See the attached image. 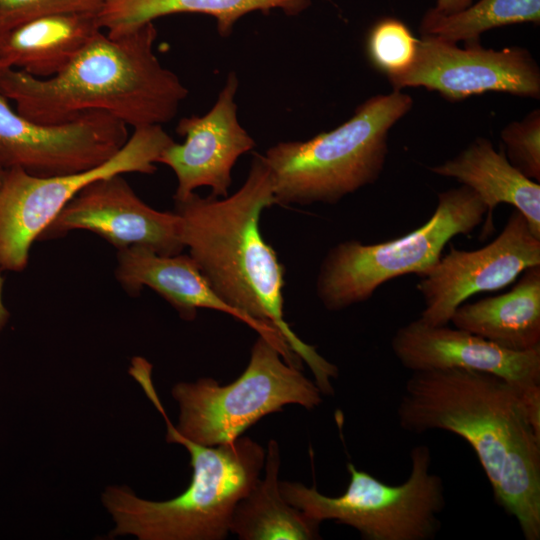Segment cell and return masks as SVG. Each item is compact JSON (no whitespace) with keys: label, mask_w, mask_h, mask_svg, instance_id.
Listing matches in <instances>:
<instances>
[{"label":"cell","mask_w":540,"mask_h":540,"mask_svg":"<svg viewBox=\"0 0 540 540\" xmlns=\"http://www.w3.org/2000/svg\"><path fill=\"white\" fill-rule=\"evenodd\" d=\"M128 372L164 419L166 441L180 444L188 451L192 478L180 495L164 501L142 498L125 484L105 487L100 500L113 523L109 538L225 539L236 504L260 478L266 450L250 437L206 446L182 436L157 394L152 364L137 356L131 360Z\"/></svg>","instance_id":"cell-4"},{"label":"cell","mask_w":540,"mask_h":540,"mask_svg":"<svg viewBox=\"0 0 540 540\" xmlns=\"http://www.w3.org/2000/svg\"><path fill=\"white\" fill-rule=\"evenodd\" d=\"M2 174H3V170L0 169V185H1V182H2Z\"/></svg>","instance_id":"cell-28"},{"label":"cell","mask_w":540,"mask_h":540,"mask_svg":"<svg viewBox=\"0 0 540 540\" xmlns=\"http://www.w3.org/2000/svg\"><path fill=\"white\" fill-rule=\"evenodd\" d=\"M127 125L108 113L88 112L57 125L19 114L0 93V169L20 168L39 177L97 167L127 142Z\"/></svg>","instance_id":"cell-10"},{"label":"cell","mask_w":540,"mask_h":540,"mask_svg":"<svg viewBox=\"0 0 540 540\" xmlns=\"http://www.w3.org/2000/svg\"><path fill=\"white\" fill-rule=\"evenodd\" d=\"M419 39L400 19L383 17L369 29L366 51L371 64L387 78L404 73L413 64Z\"/></svg>","instance_id":"cell-23"},{"label":"cell","mask_w":540,"mask_h":540,"mask_svg":"<svg viewBox=\"0 0 540 540\" xmlns=\"http://www.w3.org/2000/svg\"><path fill=\"white\" fill-rule=\"evenodd\" d=\"M388 80L393 90L423 87L453 102L486 92L540 97V69L527 49H486L480 42L460 48L424 35L411 67Z\"/></svg>","instance_id":"cell-11"},{"label":"cell","mask_w":540,"mask_h":540,"mask_svg":"<svg viewBox=\"0 0 540 540\" xmlns=\"http://www.w3.org/2000/svg\"><path fill=\"white\" fill-rule=\"evenodd\" d=\"M325 1H330V0H325Z\"/></svg>","instance_id":"cell-29"},{"label":"cell","mask_w":540,"mask_h":540,"mask_svg":"<svg viewBox=\"0 0 540 540\" xmlns=\"http://www.w3.org/2000/svg\"><path fill=\"white\" fill-rule=\"evenodd\" d=\"M454 327L513 351L540 347V265L525 269L511 290L473 303L452 314Z\"/></svg>","instance_id":"cell-19"},{"label":"cell","mask_w":540,"mask_h":540,"mask_svg":"<svg viewBox=\"0 0 540 540\" xmlns=\"http://www.w3.org/2000/svg\"><path fill=\"white\" fill-rule=\"evenodd\" d=\"M473 0H436L433 10L442 14L457 13L469 7Z\"/></svg>","instance_id":"cell-26"},{"label":"cell","mask_w":540,"mask_h":540,"mask_svg":"<svg viewBox=\"0 0 540 540\" xmlns=\"http://www.w3.org/2000/svg\"><path fill=\"white\" fill-rule=\"evenodd\" d=\"M115 277L131 296L149 287L165 299L186 321L199 309L216 310L246 323L244 317L227 305L213 290L197 264L182 253L162 255L134 245L117 253Z\"/></svg>","instance_id":"cell-16"},{"label":"cell","mask_w":540,"mask_h":540,"mask_svg":"<svg viewBox=\"0 0 540 540\" xmlns=\"http://www.w3.org/2000/svg\"><path fill=\"white\" fill-rule=\"evenodd\" d=\"M156 38L154 22L119 36L100 31L50 78L0 68V93L19 114L39 124H62L101 111L133 128L162 126L189 92L160 63Z\"/></svg>","instance_id":"cell-3"},{"label":"cell","mask_w":540,"mask_h":540,"mask_svg":"<svg viewBox=\"0 0 540 540\" xmlns=\"http://www.w3.org/2000/svg\"><path fill=\"white\" fill-rule=\"evenodd\" d=\"M473 190L487 207L484 232L491 230L492 214L501 203L518 210L540 238V185L520 173L489 139L479 137L457 156L430 168Z\"/></svg>","instance_id":"cell-17"},{"label":"cell","mask_w":540,"mask_h":540,"mask_svg":"<svg viewBox=\"0 0 540 540\" xmlns=\"http://www.w3.org/2000/svg\"><path fill=\"white\" fill-rule=\"evenodd\" d=\"M311 0H105L98 12L107 34L119 36L177 13H198L213 17L222 37L232 33L243 16L260 11L281 10L288 15L304 11Z\"/></svg>","instance_id":"cell-21"},{"label":"cell","mask_w":540,"mask_h":540,"mask_svg":"<svg viewBox=\"0 0 540 540\" xmlns=\"http://www.w3.org/2000/svg\"><path fill=\"white\" fill-rule=\"evenodd\" d=\"M73 230L93 232L117 250L139 245L158 254L176 255L185 249L179 216L147 205L122 174L97 179L72 198L39 240L65 236Z\"/></svg>","instance_id":"cell-13"},{"label":"cell","mask_w":540,"mask_h":540,"mask_svg":"<svg viewBox=\"0 0 540 540\" xmlns=\"http://www.w3.org/2000/svg\"><path fill=\"white\" fill-rule=\"evenodd\" d=\"M535 265H540V238L514 209L489 244L473 251L451 246L419 276L416 287L424 302L420 318L430 325H447L455 309L469 297L502 289Z\"/></svg>","instance_id":"cell-12"},{"label":"cell","mask_w":540,"mask_h":540,"mask_svg":"<svg viewBox=\"0 0 540 540\" xmlns=\"http://www.w3.org/2000/svg\"><path fill=\"white\" fill-rule=\"evenodd\" d=\"M486 214V205L469 187L442 191L432 216L412 232L376 244L351 239L333 246L319 268L317 297L327 310L340 311L368 300L391 279L421 276L453 237L473 232Z\"/></svg>","instance_id":"cell-6"},{"label":"cell","mask_w":540,"mask_h":540,"mask_svg":"<svg viewBox=\"0 0 540 540\" xmlns=\"http://www.w3.org/2000/svg\"><path fill=\"white\" fill-rule=\"evenodd\" d=\"M2 269L0 267V332L5 327L6 323L8 322L10 313L8 309L6 308L4 301H3V284L4 279L2 277Z\"/></svg>","instance_id":"cell-27"},{"label":"cell","mask_w":540,"mask_h":540,"mask_svg":"<svg viewBox=\"0 0 540 540\" xmlns=\"http://www.w3.org/2000/svg\"><path fill=\"white\" fill-rule=\"evenodd\" d=\"M412 106V97L401 90L378 94L333 130L268 148L262 156L273 179L274 204H336L376 182L385 166L389 131Z\"/></svg>","instance_id":"cell-5"},{"label":"cell","mask_w":540,"mask_h":540,"mask_svg":"<svg viewBox=\"0 0 540 540\" xmlns=\"http://www.w3.org/2000/svg\"><path fill=\"white\" fill-rule=\"evenodd\" d=\"M174 202L181 241L216 294L271 341L288 364L300 368L305 362L321 393L333 395L337 366L302 341L284 319L285 270L259 227L263 210L275 205L263 156L254 155L247 178L232 195L220 199L192 192Z\"/></svg>","instance_id":"cell-1"},{"label":"cell","mask_w":540,"mask_h":540,"mask_svg":"<svg viewBox=\"0 0 540 540\" xmlns=\"http://www.w3.org/2000/svg\"><path fill=\"white\" fill-rule=\"evenodd\" d=\"M508 161L527 178L540 181V110L531 111L521 121L501 131Z\"/></svg>","instance_id":"cell-24"},{"label":"cell","mask_w":540,"mask_h":540,"mask_svg":"<svg viewBox=\"0 0 540 540\" xmlns=\"http://www.w3.org/2000/svg\"><path fill=\"white\" fill-rule=\"evenodd\" d=\"M239 81L230 72L213 107L204 115L179 120L176 132L185 137L172 142L157 159L170 167L177 178L174 200L187 197L195 189L208 186L214 197H226L232 184V169L256 143L237 117L235 95Z\"/></svg>","instance_id":"cell-14"},{"label":"cell","mask_w":540,"mask_h":540,"mask_svg":"<svg viewBox=\"0 0 540 540\" xmlns=\"http://www.w3.org/2000/svg\"><path fill=\"white\" fill-rule=\"evenodd\" d=\"M391 349L406 369H467L499 376L517 386L540 384V347L513 351L460 328L421 318L399 327Z\"/></svg>","instance_id":"cell-15"},{"label":"cell","mask_w":540,"mask_h":540,"mask_svg":"<svg viewBox=\"0 0 540 540\" xmlns=\"http://www.w3.org/2000/svg\"><path fill=\"white\" fill-rule=\"evenodd\" d=\"M171 395L179 409L176 430L206 446L235 441L261 418L286 405L311 410L322 402L316 383L288 364L280 350L260 335L236 380L226 385L210 377L177 382Z\"/></svg>","instance_id":"cell-7"},{"label":"cell","mask_w":540,"mask_h":540,"mask_svg":"<svg viewBox=\"0 0 540 540\" xmlns=\"http://www.w3.org/2000/svg\"><path fill=\"white\" fill-rule=\"evenodd\" d=\"M410 459V475L400 485L383 483L348 463L349 483L339 496L324 495L315 485L300 482L280 481L279 487L285 500L308 517L348 525L363 539L431 540L441 529L444 483L430 471L428 446L413 447Z\"/></svg>","instance_id":"cell-8"},{"label":"cell","mask_w":540,"mask_h":540,"mask_svg":"<svg viewBox=\"0 0 540 540\" xmlns=\"http://www.w3.org/2000/svg\"><path fill=\"white\" fill-rule=\"evenodd\" d=\"M105 0H0V41L37 18L66 12L98 13Z\"/></svg>","instance_id":"cell-25"},{"label":"cell","mask_w":540,"mask_h":540,"mask_svg":"<svg viewBox=\"0 0 540 540\" xmlns=\"http://www.w3.org/2000/svg\"><path fill=\"white\" fill-rule=\"evenodd\" d=\"M520 387L467 369L412 372L397 418L410 433L444 430L466 440L496 503L516 519L526 540H539L540 432L526 414Z\"/></svg>","instance_id":"cell-2"},{"label":"cell","mask_w":540,"mask_h":540,"mask_svg":"<svg viewBox=\"0 0 540 540\" xmlns=\"http://www.w3.org/2000/svg\"><path fill=\"white\" fill-rule=\"evenodd\" d=\"M280 448L267 443L264 477L236 504L229 531L241 540L321 539L320 522L289 504L279 487Z\"/></svg>","instance_id":"cell-20"},{"label":"cell","mask_w":540,"mask_h":540,"mask_svg":"<svg viewBox=\"0 0 540 540\" xmlns=\"http://www.w3.org/2000/svg\"><path fill=\"white\" fill-rule=\"evenodd\" d=\"M521 23H540V0H479L457 13L442 14L432 8L421 20V35L451 42L479 43L491 29Z\"/></svg>","instance_id":"cell-22"},{"label":"cell","mask_w":540,"mask_h":540,"mask_svg":"<svg viewBox=\"0 0 540 540\" xmlns=\"http://www.w3.org/2000/svg\"><path fill=\"white\" fill-rule=\"evenodd\" d=\"M100 31L96 12H66L37 18L0 41V68L50 78L63 70Z\"/></svg>","instance_id":"cell-18"},{"label":"cell","mask_w":540,"mask_h":540,"mask_svg":"<svg viewBox=\"0 0 540 540\" xmlns=\"http://www.w3.org/2000/svg\"><path fill=\"white\" fill-rule=\"evenodd\" d=\"M173 142L161 125L134 128L109 160L83 172L39 177L20 168L3 170L0 185V267L23 271L30 248L66 204L91 182L125 173L153 174Z\"/></svg>","instance_id":"cell-9"}]
</instances>
